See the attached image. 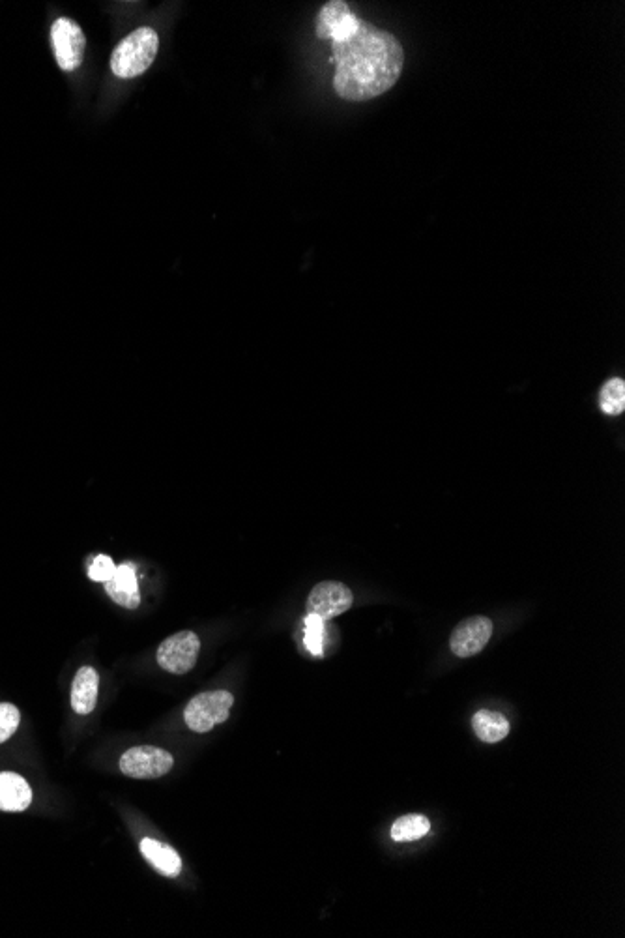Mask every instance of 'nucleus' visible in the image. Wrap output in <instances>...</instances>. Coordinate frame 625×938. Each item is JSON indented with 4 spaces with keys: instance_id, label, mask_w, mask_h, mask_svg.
Listing matches in <instances>:
<instances>
[{
    "instance_id": "nucleus-11",
    "label": "nucleus",
    "mask_w": 625,
    "mask_h": 938,
    "mask_svg": "<svg viewBox=\"0 0 625 938\" xmlns=\"http://www.w3.org/2000/svg\"><path fill=\"white\" fill-rule=\"evenodd\" d=\"M32 802V789L25 777L14 772H0V811L19 813Z\"/></svg>"
},
{
    "instance_id": "nucleus-1",
    "label": "nucleus",
    "mask_w": 625,
    "mask_h": 938,
    "mask_svg": "<svg viewBox=\"0 0 625 938\" xmlns=\"http://www.w3.org/2000/svg\"><path fill=\"white\" fill-rule=\"evenodd\" d=\"M332 44L334 88L345 102H369L397 83L405 66L401 42L369 21L360 23L349 38Z\"/></svg>"
},
{
    "instance_id": "nucleus-10",
    "label": "nucleus",
    "mask_w": 625,
    "mask_h": 938,
    "mask_svg": "<svg viewBox=\"0 0 625 938\" xmlns=\"http://www.w3.org/2000/svg\"><path fill=\"white\" fill-rule=\"evenodd\" d=\"M105 590L111 600L117 601L118 605L126 609H137L141 603L137 575L131 564L118 566L115 575L105 583Z\"/></svg>"
},
{
    "instance_id": "nucleus-18",
    "label": "nucleus",
    "mask_w": 625,
    "mask_h": 938,
    "mask_svg": "<svg viewBox=\"0 0 625 938\" xmlns=\"http://www.w3.org/2000/svg\"><path fill=\"white\" fill-rule=\"evenodd\" d=\"M21 721V714L17 706L10 703H0V744L14 736Z\"/></svg>"
},
{
    "instance_id": "nucleus-19",
    "label": "nucleus",
    "mask_w": 625,
    "mask_h": 938,
    "mask_svg": "<svg viewBox=\"0 0 625 938\" xmlns=\"http://www.w3.org/2000/svg\"><path fill=\"white\" fill-rule=\"evenodd\" d=\"M115 572H117V566H115L113 558L100 555V557L92 560V564L88 568V577L96 583H107L115 575Z\"/></svg>"
},
{
    "instance_id": "nucleus-8",
    "label": "nucleus",
    "mask_w": 625,
    "mask_h": 938,
    "mask_svg": "<svg viewBox=\"0 0 625 938\" xmlns=\"http://www.w3.org/2000/svg\"><path fill=\"white\" fill-rule=\"evenodd\" d=\"M362 23V17L350 10L349 4L343 0L326 2L317 17V36L322 40H343L356 32Z\"/></svg>"
},
{
    "instance_id": "nucleus-5",
    "label": "nucleus",
    "mask_w": 625,
    "mask_h": 938,
    "mask_svg": "<svg viewBox=\"0 0 625 938\" xmlns=\"http://www.w3.org/2000/svg\"><path fill=\"white\" fill-rule=\"evenodd\" d=\"M199 650V637L193 631H180L161 643L158 648V665L167 673L186 675L195 667Z\"/></svg>"
},
{
    "instance_id": "nucleus-16",
    "label": "nucleus",
    "mask_w": 625,
    "mask_h": 938,
    "mask_svg": "<svg viewBox=\"0 0 625 938\" xmlns=\"http://www.w3.org/2000/svg\"><path fill=\"white\" fill-rule=\"evenodd\" d=\"M599 405L605 414H622L625 411V382L624 379H611L605 382L599 394Z\"/></svg>"
},
{
    "instance_id": "nucleus-4",
    "label": "nucleus",
    "mask_w": 625,
    "mask_h": 938,
    "mask_svg": "<svg viewBox=\"0 0 625 938\" xmlns=\"http://www.w3.org/2000/svg\"><path fill=\"white\" fill-rule=\"evenodd\" d=\"M51 44L60 70L73 72L81 66L85 57L87 38L81 27L66 17H60L51 27Z\"/></svg>"
},
{
    "instance_id": "nucleus-17",
    "label": "nucleus",
    "mask_w": 625,
    "mask_h": 938,
    "mask_svg": "<svg viewBox=\"0 0 625 938\" xmlns=\"http://www.w3.org/2000/svg\"><path fill=\"white\" fill-rule=\"evenodd\" d=\"M324 633H326L324 618L307 613L306 622H304V645L317 658L324 656Z\"/></svg>"
},
{
    "instance_id": "nucleus-2",
    "label": "nucleus",
    "mask_w": 625,
    "mask_h": 938,
    "mask_svg": "<svg viewBox=\"0 0 625 938\" xmlns=\"http://www.w3.org/2000/svg\"><path fill=\"white\" fill-rule=\"evenodd\" d=\"M160 38L156 30L141 27L133 30L115 47L111 57V70L120 79H133L145 74L156 60Z\"/></svg>"
},
{
    "instance_id": "nucleus-12",
    "label": "nucleus",
    "mask_w": 625,
    "mask_h": 938,
    "mask_svg": "<svg viewBox=\"0 0 625 938\" xmlns=\"http://www.w3.org/2000/svg\"><path fill=\"white\" fill-rule=\"evenodd\" d=\"M98 688H100V676L96 673V669L81 667L72 684V708L77 714L87 716L96 708Z\"/></svg>"
},
{
    "instance_id": "nucleus-14",
    "label": "nucleus",
    "mask_w": 625,
    "mask_h": 938,
    "mask_svg": "<svg viewBox=\"0 0 625 938\" xmlns=\"http://www.w3.org/2000/svg\"><path fill=\"white\" fill-rule=\"evenodd\" d=\"M472 727L478 738L487 744L502 742L509 734V721L493 710H480L472 718Z\"/></svg>"
},
{
    "instance_id": "nucleus-15",
    "label": "nucleus",
    "mask_w": 625,
    "mask_h": 938,
    "mask_svg": "<svg viewBox=\"0 0 625 938\" xmlns=\"http://www.w3.org/2000/svg\"><path fill=\"white\" fill-rule=\"evenodd\" d=\"M431 830V822L423 815H405L393 822L392 839L397 843H408L427 836Z\"/></svg>"
},
{
    "instance_id": "nucleus-7",
    "label": "nucleus",
    "mask_w": 625,
    "mask_h": 938,
    "mask_svg": "<svg viewBox=\"0 0 625 938\" xmlns=\"http://www.w3.org/2000/svg\"><path fill=\"white\" fill-rule=\"evenodd\" d=\"M352 601L354 596L347 585L337 581H324L311 590L307 598V613L330 620L349 611Z\"/></svg>"
},
{
    "instance_id": "nucleus-3",
    "label": "nucleus",
    "mask_w": 625,
    "mask_h": 938,
    "mask_svg": "<svg viewBox=\"0 0 625 938\" xmlns=\"http://www.w3.org/2000/svg\"><path fill=\"white\" fill-rule=\"evenodd\" d=\"M234 697L229 691H208L193 697L184 710V719L191 731L208 733L229 719Z\"/></svg>"
},
{
    "instance_id": "nucleus-9",
    "label": "nucleus",
    "mask_w": 625,
    "mask_h": 938,
    "mask_svg": "<svg viewBox=\"0 0 625 938\" xmlns=\"http://www.w3.org/2000/svg\"><path fill=\"white\" fill-rule=\"evenodd\" d=\"M493 635V622L487 616H470L457 624L450 637L451 652L459 658L480 654Z\"/></svg>"
},
{
    "instance_id": "nucleus-6",
    "label": "nucleus",
    "mask_w": 625,
    "mask_h": 938,
    "mask_svg": "<svg viewBox=\"0 0 625 938\" xmlns=\"http://www.w3.org/2000/svg\"><path fill=\"white\" fill-rule=\"evenodd\" d=\"M173 755L154 746L131 748L120 757V772L133 779H156L173 768Z\"/></svg>"
},
{
    "instance_id": "nucleus-13",
    "label": "nucleus",
    "mask_w": 625,
    "mask_h": 938,
    "mask_svg": "<svg viewBox=\"0 0 625 938\" xmlns=\"http://www.w3.org/2000/svg\"><path fill=\"white\" fill-rule=\"evenodd\" d=\"M141 852H143L146 862L150 865H154L163 875H167V877L180 875V871H182V860H180V856L176 854L175 849L163 845V843L156 841V839L146 837V839L141 841Z\"/></svg>"
}]
</instances>
